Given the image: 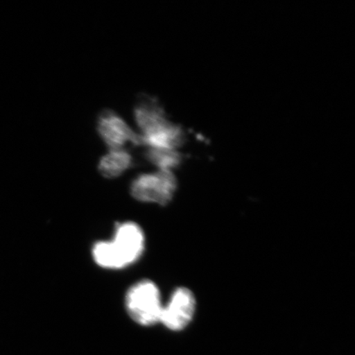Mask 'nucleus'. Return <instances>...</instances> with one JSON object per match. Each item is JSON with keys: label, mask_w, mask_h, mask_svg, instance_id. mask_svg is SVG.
Returning a JSON list of instances; mask_svg holds the SVG:
<instances>
[{"label": "nucleus", "mask_w": 355, "mask_h": 355, "mask_svg": "<svg viewBox=\"0 0 355 355\" xmlns=\"http://www.w3.org/2000/svg\"><path fill=\"white\" fill-rule=\"evenodd\" d=\"M145 235L133 222L119 224L110 241H100L92 248L96 263L105 269L119 270L136 263L143 255Z\"/></svg>", "instance_id": "f257e3e1"}, {"label": "nucleus", "mask_w": 355, "mask_h": 355, "mask_svg": "<svg viewBox=\"0 0 355 355\" xmlns=\"http://www.w3.org/2000/svg\"><path fill=\"white\" fill-rule=\"evenodd\" d=\"M125 307L130 317L139 325L154 326L159 322L163 308L158 287L148 279L135 284L127 292Z\"/></svg>", "instance_id": "f03ea898"}, {"label": "nucleus", "mask_w": 355, "mask_h": 355, "mask_svg": "<svg viewBox=\"0 0 355 355\" xmlns=\"http://www.w3.org/2000/svg\"><path fill=\"white\" fill-rule=\"evenodd\" d=\"M176 189L172 171H158L137 176L131 184V193L137 201L165 206L174 197Z\"/></svg>", "instance_id": "7ed1b4c3"}, {"label": "nucleus", "mask_w": 355, "mask_h": 355, "mask_svg": "<svg viewBox=\"0 0 355 355\" xmlns=\"http://www.w3.org/2000/svg\"><path fill=\"white\" fill-rule=\"evenodd\" d=\"M196 311V300L193 292L187 288H178L173 293L170 301L163 306L162 322L168 329L180 331L187 327Z\"/></svg>", "instance_id": "20e7f679"}, {"label": "nucleus", "mask_w": 355, "mask_h": 355, "mask_svg": "<svg viewBox=\"0 0 355 355\" xmlns=\"http://www.w3.org/2000/svg\"><path fill=\"white\" fill-rule=\"evenodd\" d=\"M97 132L110 150L123 148L128 141L141 146V136L128 125L123 119L112 110H105L97 119Z\"/></svg>", "instance_id": "39448f33"}, {"label": "nucleus", "mask_w": 355, "mask_h": 355, "mask_svg": "<svg viewBox=\"0 0 355 355\" xmlns=\"http://www.w3.org/2000/svg\"><path fill=\"white\" fill-rule=\"evenodd\" d=\"M135 116L141 135H146L166 125L168 122L162 106L157 99L144 95L137 101L135 108Z\"/></svg>", "instance_id": "423d86ee"}, {"label": "nucleus", "mask_w": 355, "mask_h": 355, "mask_svg": "<svg viewBox=\"0 0 355 355\" xmlns=\"http://www.w3.org/2000/svg\"><path fill=\"white\" fill-rule=\"evenodd\" d=\"M133 165V158L130 152L121 148L110 150L100 159L99 171L107 179H114L123 174Z\"/></svg>", "instance_id": "0eeeda50"}, {"label": "nucleus", "mask_w": 355, "mask_h": 355, "mask_svg": "<svg viewBox=\"0 0 355 355\" xmlns=\"http://www.w3.org/2000/svg\"><path fill=\"white\" fill-rule=\"evenodd\" d=\"M146 161L159 168V171H172L180 165L182 155L176 150L148 148L144 153Z\"/></svg>", "instance_id": "6e6552de"}]
</instances>
